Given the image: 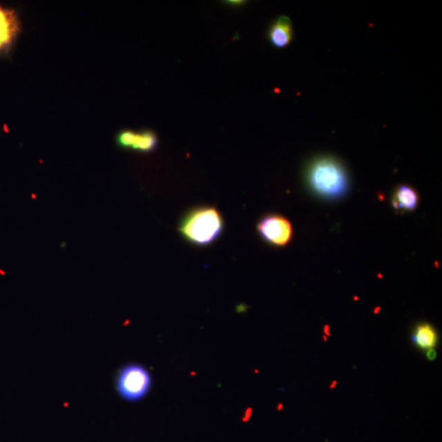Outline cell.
I'll use <instances>...</instances> for the list:
<instances>
[{
    "mask_svg": "<svg viewBox=\"0 0 442 442\" xmlns=\"http://www.w3.org/2000/svg\"><path fill=\"white\" fill-rule=\"evenodd\" d=\"M294 37L293 24L289 17L282 16L269 30V39L273 46L282 48L289 46Z\"/></svg>",
    "mask_w": 442,
    "mask_h": 442,
    "instance_id": "7",
    "label": "cell"
},
{
    "mask_svg": "<svg viewBox=\"0 0 442 442\" xmlns=\"http://www.w3.org/2000/svg\"><path fill=\"white\" fill-rule=\"evenodd\" d=\"M337 385H338L337 380H333V381H332V383H330L329 388L330 389V390H333V389H334Z\"/></svg>",
    "mask_w": 442,
    "mask_h": 442,
    "instance_id": "11",
    "label": "cell"
},
{
    "mask_svg": "<svg viewBox=\"0 0 442 442\" xmlns=\"http://www.w3.org/2000/svg\"><path fill=\"white\" fill-rule=\"evenodd\" d=\"M260 238L273 247H285L294 236L293 225L290 221L278 214L263 216L256 225Z\"/></svg>",
    "mask_w": 442,
    "mask_h": 442,
    "instance_id": "4",
    "label": "cell"
},
{
    "mask_svg": "<svg viewBox=\"0 0 442 442\" xmlns=\"http://www.w3.org/2000/svg\"><path fill=\"white\" fill-rule=\"evenodd\" d=\"M151 382V376L144 366L130 364L119 371L116 389L122 399L135 402L143 399L148 394Z\"/></svg>",
    "mask_w": 442,
    "mask_h": 442,
    "instance_id": "3",
    "label": "cell"
},
{
    "mask_svg": "<svg viewBox=\"0 0 442 442\" xmlns=\"http://www.w3.org/2000/svg\"><path fill=\"white\" fill-rule=\"evenodd\" d=\"M222 215L216 207L200 206L189 210L181 219L178 231L190 244L210 246L224 231Z\"/></svg>",
    "mask_w": 442,
    "mask_h": 442,
    "instance_id": "1",
    "label": "cell"
},
{
    "mask_svg": "<svg viewBox=\"0 0 442 442\" xmlns=\"http://www.w3.org/2000/svg\"><path fill=\"white\" fill-rule=\"evenodd\" d=\"M19 30L20 22L15 10L0 6V54L10 50Z\"/></svg>",
    "mask_w": 442,
    "mask_h": 442,
    "instance_id": "6",
    "label": "cell"
},
{
    "mask_svg": "<svg viewBox=\"0 0 442 442\" xmlns=\"http://www.w3.org/2000/svg\"><path fill=\"white\" fill-rule=\"evenodd\" d=\"M426 357L428 361H434L437 357V353L435 349H428L426 351Z\"/></svg>",
    "mask_w": 442,
    "mask_h": 442,
    "instance_id": "10",
    "label": "cell"
},
{
    "mask_svg": "<svg viewBox=\"0 0 442 442\" xmlns=\"http://www.w3.org/2000/svg\"><path fill=\"white\" fill-rule=\"evenodd\" d=\"M117 143L119 147L124 149L148 153L157 148L158 139L157 135L150 131L142 132L122 131L117 136Z\"/></svg>",
    "mask_w": 442,
    "mask_h": 442,
    "instance_id": "5",
    "label": "cell"
},
{
    "mask_svg": "<svg viewBox=\"0 0 442 442\" xmlns=\"http://www.w3.org/2000/svg\"><path fill=\"white\" fill-rule=\"evenodd\" d=\"M323 339H324L325 343L328 342V338H327V336H323Z\"/></svg>",
    "mask_w": 442,
    "mask_h": 442,
    "instance_id": "13",
    "label": "cell"
},
{
    "mask_svg": "<svg viewBox=\"0 0 442 442\" xmlns=\"http://www.w3.org/2000/svg\"><path fill=\"white\" fill-rule=\"evenodd\" d=\"M306 176L309 189L324 198H342L349 188L347 171L334 157H323L309 163Z\"/></svg>",
    "mask_w": 442,
    "mask_h": 442,
    "instance_id": "2",
    "label": "cell"
},
{
    "mask_svg": "<svg viewBox=\"0 0 442 442\" xmlns=\"http://www.w3.org/2000/svg\"><path fill=\"white\" fill-rule=\"evenodd\" d=\"M439 340L436 330L428 323L418 325L411 334V342L421 351L434 349L439 344Z\"/></svg>",
    "mask_w": 442,
    "mask_h": 442,
    "instance_id": "8",
    "label": "cell"
},
{
    "mask_svg": "<svg viewBox=\"0 0 442 442\" xmlns=\"http://www.w3.org/2000/svg\"><path fill=\"white\" fill-rule=\"evenodd\" d=\"M419 195L416 191L409 185H401L393 194L392 204L396 210L412 211L419 204Z\"/></svg>",
    "mask_w": 442,
    "mask_h": 442,
    "instance_id": "9",
    "label": "cell"
},
{
    "mask_svg": "<svg viewBox=\"0 0 442 442\" xmlns=\"http://www.w3.org/2000/svg\"><path fill=\"white\" fill-rule=\"evenodd\" d=\"M325 334L326 336H328V337H330L331 334L329 333V326L326 325L325 327V329H324Z\"/></svg>",
    "mask_w": 442,
    "mask_h": 442,
    "instance_id": "12",
    "label": "cell"
}]
</instances>
